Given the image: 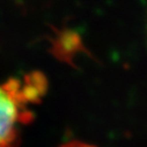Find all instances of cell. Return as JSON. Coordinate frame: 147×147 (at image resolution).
<instances>
[{"mask_svg":"<svg viewBox=\"0 0 147 147\" xmlns=\"http://www.w3.org/2000/svg\"><path fill=\"white\" fill-rule=\"evenodd\" d=\"M19 107L4 87H0V147H15L19 138L15 123L19 122Z\"/></svg>","mask_w":147,"mask_h":147,"instance_id":"6da1fadb","label":"cell"},{"mask_svg":"<svg viewBox=\"0 0 147 147\" xmlns=\"http://www.w3.org/2000/svg\"><path fill=\"white\" fill-rule=\"evenodd\" d=\"M32 119H34V116L30 111H20V115H19V122L20 123L28 124V123L32 122Z\"/></svg>","mask_w":147,"mask_h":147,"instance_id":"7a4b0ae2","label":"cell"},{"mask_svg":"<svg viewBox=\"0 0 147 147\" xmlns=\"http://www.w3.org/2000/svg\"><path fill=\"white\" fill-rule=\"evenodd\" d=\"M61 147H94V146H90V145H87V144H82V142H69V144H66Z\"/></svg>","mask_w":147,"mask_h":147,"instance_id":"3957f363","label":"cell"}]
</instances>
